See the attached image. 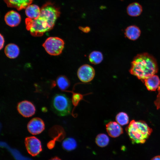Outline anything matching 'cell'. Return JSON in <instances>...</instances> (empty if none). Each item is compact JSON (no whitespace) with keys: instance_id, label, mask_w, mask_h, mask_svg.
<instances>
[{"instance_id":"603a6c76","label":"cell","mask_w":160,"mask_h":160,"mask_svg":"<svg viewBox=\"0 0 160 160\" xmlns=\"http://www.w3.org/2000/svg\"><path fill=\"white\" fill-rule=\"evenodd\" d=\"M72 93V103L75 107H76L79 102L83 99L84 95L79 93H75L73 92H70Z\"/></svg>"},{"instance_id":"ba28073f","label":"cell","mask_w":160,"mask_h":160,"mask_svg":"<svg viewBox=\"0 0 160 160\" xmlns=\"http://www.w3.org/2000/svg\"><path fill=\"white\" fill-rule=\"evenodd\" d=\"M17 110L23 116L28 117L31 116L35 113V107L31 102L24 100L19 103L17 106Z\"/></svg>"},{"instance_id":"cb8c5ba5","label":"cell","mask_w":160,"mask_h":160,"mask_svg":"<svg viewBox=\"0 0 160 160\" xmlns=\"http://www.w3.org/2000/svg\"><path fill=\"white\" fill-rule=\"evenodd\" d=\"M158 93L156 100L154 101V104L156 107L157 109H160V83L158 88Z\"/></svg>"},{"instance_id":"8fae6325","label":"cell","mask_w":160,"mask_h":160,"mask_svg":"<svg viewBox=\"0 0 160 160\" xmlns=\"http://www.w3.org/2000/svg\"><path fill=\"white\" fill-rule=\"evenodd\" d=\"M21 19L20 14L13 10L8 12L4 17V20L7 24L12 27L17 26L20 23Z\"/></svg>"},{"instance_id":"4316f807","label":"cell","mask_w":160,"mask_h":160,"mask_svg":"<svg viewBox=\"0 0 160 160\" xmlns=\"http://www.w3.org/2000/svg\"><path fill=\"white\" fill-rule=\"evenodd\" d=\"M151 160H160V155H158L154 157Z\"/></svg>"},{"instance_id":"7a4b0ae2","label":"cell","mask_w":160,"mask_h":160,"mask_svg":"<svg viewBox=\"0 0 160 160\" xmlns=\"http://www.w3.org/2000/svg\"><path fill=\"white\" fill-rule=\"evenodd\" d=\"M158 67L156 60L147 53L137 55L131 63L129 72L131 74L142 80L157 73Z\"/></svg>"},{"instance_id":"5b68a950","label":"cell","mask_w":160,"mask_h":160,"mask_svg":"<svg viewBox=\"0 0 160 160\" xmlns=\"http://www.w3.org/2000/svg\"><path fill=\"white\" fill-rule=\"evenodd\" d=\"M64 44V41L60 38L49 37L47 39L42 46L49 54L57 56L61 53Z\"/></svg>"},{"instance_id":"7402d4cb","label":"cell","mask_w":160,"mask_h":160,"mask_svg":"<svg viewBox=\"0 0 160 160\" xmlns=\"http://www.w3.org/2000/svg\"><path fill=\"white\" fill-rule=\"evenodd\" d=\"M116 120L119 124L123 126L128 123L129 117L125 113L120 112L116 115Z\"/></svg>"},{"instance_id":"5bb4252c","label":"cell","mask_w":160,"mask_h":160,"mask_svg":"<svg viewBox=\"0 0 160 160\" xmlns=\"http://www.w3.org/2000/svg\"><path fill=\"white\" fill-rule=\"evenodd\" d=\"M4 52L6 56L11 59L17 57L20 53V49L16 44L10 43L7 44L4 49Z\"/></svg>"},{"instance_id":"ac0fdd59","label":"cell","mask_w":160,"mask_h":160,"mask_svg":"<svg viewBox=\"0 0 160 160\" xmlns=\"http://www.w3.org/2000/svg\"><path fill=\"white\" fill-rule=\"evenodd\" d=\"M90 62L94 65L100 63L103 59V56L100 52L94 51L92 52L89 56Z\"/></svg>"},{"instance_id":"d6986e66","label":"cell","mask_w":160,"mask_h":160,"mask_svg":"<svg viewBox=\"0 0 160 160\" xmlns=\"http://www.w3.org/2000/svg\"><path fill=\"white\" fill-rule=\"evenodd\" d=\"M57 83L59 88L63 91L68 89L70 84L68 79L64 76H59L57 79Z\"/></svg>"},{"instance_id":"f1b7e54d","label":"cell","mask_w":160,"mask_h":160,"mask_svg":"<svg viewBox=\"0 0 160 160\" xmlns=\"http://www.w3.org/2000/svg\"></svg>"},{"instance_id":"52a82bcc","label":"cell","mask_w":160,"mask_h":160,"mask_svg":"<svg viewBox=\"0 0 160 160\" xmlns=\"http://www.w3.org/2000/svg\"><path fill=\"white\" fill-rule=\"evenodd\" d=\"M25 144L28 152L32 156H36L42 151L40 141L34 136L26 137Z\"/></svg>"},{"instance_id":"44dd1931","label":"cell","mask_w":160,"mask_h":160,"mask_svg":"<svg viewBox=\"0 0 160 160\" xmlns=\"http://www.w3.org/2000/svg\"><path fill=\"white\" fill-rule=\"evenodd\" d=\"M62 145L65 149L68 151H71L76 148L77 143L74 139L69 137L66 138L63 141Z\"/></svg>"},{"instance_id":"83f0119b","label":"cell","mask_w":160,"mask_h":160,"mask_svg":"<svg viewBox=\"0 0 160 160\" xmlns=\"http://www.w3.org/2000/svg\"><path fill=\"white\" fill-rule=\"evenodd\" d=\"M50 160H61L59 158H58L57 157H56L50 159Z\"/></svg>"},{"instance_id":"4fadbf2b","label":"cell","mask_w":160,"mask_h":160,"mask_svg":"<svg viewBox=\"0 0 160 160\" xmlns=\"http://www.w3.org/2000/svg\"><path fill=\"white\" fill-rule=\"evenodd\" d=\"M148 90L154 91L158 88L160 83L159 77L156 75H153L143 80Z\"/></svg>"},{"instance_id":"30bf717a","label":"cell","mask_w":160,"mask_h":160,"mask_svg":"<svg viewBox=\"0 0 160 160\" xmlns=\"http://www.w3.org/2000/svg\"><path fill=\"white\" fill-rule=\"evenodd\" d=\"M105 126L108 135L112 137H117L123 133L122 128L117 122L110 121L106 124Z\"/></svg>"},{"instance_id":"9a60e30c","label":"cell","mask_w":160,"mask_h":160,"mask_svg":"<svg viewBox=\"0 0 160 160\" xmlns=\"http://www.w3.org/2000/svg\"><path fill=\"white\" fill-rule=\"evenodd\" d=\"M140 31L137 27L131 25L127 27L125 30V34L129 39L135 40L137 39L140 34Z\"/></svg>"},{"instance_id":"6da1fadb","label":"cell","mask_w":160,"mask_h":160,"mask_svg":"<svg viewBox=\"0 0 160 160\" xmlns=\"http://www.w3.org/2000/svg\"><path fill=\"white\" fill-rule=\"evenodd\" d=\"M40 9L37 18L25 20L26 28L33 36H41L52 29L60 14L59 8L50 2L44 4Z\"/></svg>"},{"instance_id":"7c38bea8","label":"cell","mask_w":160,"mask_h":160,"mask_svg":"<svg viewBox=\"0 0 160 160\" xmlns=\"http://www.w3.org/2000/svg\"><path fill=\"white\" fill-rule=\"evenodd\" d=\"M9 7L15 8L20 11L26 8L30 5L33 0H4Z\"/></svg>"},{"instance_id":"2e32d148","label":"cell","mask_w":160,"mask_h":160,"mask_svg":"<svg viewBox=\"0 0 160 160\" xmlns=\"http://www.w3.org/2000/svg\"><path fill=\"white\" fill-rule=\"evenodd\" d=\"M127 11L129 16L136 17L141 14L142 12V8L141 6L138 3L134 2L128 6Z\"/></svg>"},{"instance_id":"e0dca14e","label":"cell","mask_w":160,"mask_h":160,"mask_svg":"<svg viewBox=\"0 0 160 160\" xmlns=\"http://www.w3.org/2000/svg\"><path fill=\"white\" fill-rule=\"evenodd\" d=\"M41 9L35 4L28 5L25 9V13L28 18L31 19L37 18L39 15Z\"/></svg>"},{"instance_id":"9c48e42d","label":"cell","mask_w":160,"mask_h":160,"mask_svg":"<svg viewBox=\"0 0 160 160\" xmlns=\"http://www.w3.org/2000/svg\"><path fill=\"white\" fill-rule=\"evenodd\" d=\"M29 132L33 135H37L42 132L45 129V124L42 119L39 118L31 119L27 124Z\"/></svg>"},{"instance_id":"277c9868","label":"cell","mask_w":160,"mask_h":160,"mask_svg":"<svg viewBox=\"0 0 160 160\" xmlns=\"http://www.w3.org/2000/svg\"><path fill=\"white\" fill-rule=\"evenodd\" d=\"M72 102L65 95L57 94L52 98L51 108L52 111L60 116L68 115L71 113Z\"/></svg>"},{"instance_id":"3957f363","label":"cell","mask_w":160,"mask_h":160,"mask_svg":"<svg viewBox=\"0 0 160 160\" xmlns=\"http://www.w3.org/2000/svg\"><path fill=\"white\" fill-rule=\"evenodd\" d=\"M126 130L133 144L145 143L152 132L145 122L134 120L131 121Z\"/></svg>"},{"instance_id":"8992f818","label":"cell","mask_w":160,"mask_h":160,"mask_svg":"<svg viewBox=\"0 0 160 160\" xmlns=\"http://www.w3.org/2000/svg\"><path fill=\"white\" fill-rule=\"evenodd\" d=\"M77 75L79 79L84 83L91 81L94 78L95 71L94 68L88 64H84L78 69Z\"/></svg>"},{"instance_id":"ffe728a7","label":"cell","mask_w":160,"mask_h":160,"mask_svg":"<svg viewBox=\"0 0 160 160\" xmlns=\"http://www.w3.org/2000/svg\"><path fill=\"white\" fill-rule=\"evenodd\" d=\"M95 141L98 146L103 147L108 144L109 139L106 135L104 133H100L97 136Z\"/></svg>"},{"instance_id":"484cf974","label":"cell","mask_w":160,"mask_h":160,"mask_svg":"<svg viewBox=\"0 0 160 160\" xmlns=\"http://www.w3.org/2000/svg\"><path fill=\"white\" fill-rule=\"evenodd\" d=\"M4 43V39L3 35L0 34V49H1L3 47Z\"/></svg>"},{"instance_id":"d4e9b609","label":"cell","mask_w":160,"mask_h":160,"mask_svg":"<svg viewBox=\"0 0 160 160\" xmlns=\"http://www.w3.org/2000/svg\"><path fill=\"white\" fill-rule=\"evenodd\" d=\"M79 28L81 31L85 33H88L90 30V28L88 27H79Z\"/></svg>"}]
</instances>
